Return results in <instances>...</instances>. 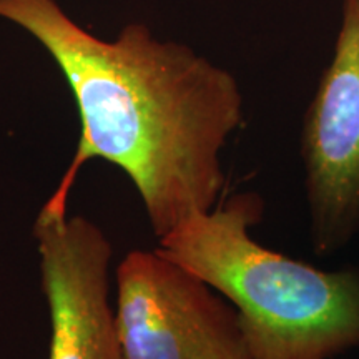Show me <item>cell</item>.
I'll list each match as a JSON object with an SVG mask.
<instances>
[{
  "label": "cell",
  "instance_id": "1",
  "mask_svg": "<svg viewBox=\"0 0 359 359\" xmlns=\"http://www.w3.org/2000/svg\"><path fill=\"white\" fill-rule=\"evenodd\" d=\"M0 19L42 45L77 105V150L42 208L67 213L75 178L97 158L130 178L158 238L218 205L219 154L243 123L230 72L188 45L155 39L143 24L97 37L57 0H0Z\"/></svg>",
  "mask_w": 359,
  "mask_h": 359
},
{
  "label": "cell",
  "instance_id": "2",
  "mask_svg": "<svg viewBox=\"0 0 359 359\" xmlns=\"http://www.w3.org/2000/svg\"><path fill=\"white\" fill-rule=\"evenodd\" d=\"M257 193L180 223L156 250L236 309L255 359H331L359 346V269L325 271L263 246Z\"/></svg>",
  "mask_w": 359,
  "mask_h": 359
},
{
  "label": "cell",
  "instance_id": "3",
  "mask_svg": "<svg viewBox=\"0 0 359 359\" xmlns=\"http://www.w3.org/2000/svg\"><path fill=\"white\" fill-rule=\"evenodd\" d=\"M125 359H255L236 309L158 250H133L116 268Z\"/></svg>",
  "mask_w": 359,
  "mask_h": 359
},
{
  "label": "cell",
  "instance_id": "4",
  "mask_svg": "<svg viewBox=\"0 0 359 359\" xmlns=\"http://www.w3.org/2000/svg\"><path fill=\"white\" fill-rule=\"evenodd\" d=\"M302 154L316 253L359 231V0H343L333 60L304 115Z\"/></svg>",
  "mask_w": 359,
  "mask_h": 359
},
{
  "label": "cell",
  "instance_id": "5",
  "mask_svg": "<svg viewBox=\"0 0 359 359\" xmlns=\"http://www.w3.org/2000/svg\"><path fill=\"white\" fill-rule=\"evenodd\" d=\"M50 316L48 359H125L110 304L111 245L97 223L40 210L34 224Z\"/></svg>",
  "mask_w": 359,
  "mask_h": 359
}]
</instances>
